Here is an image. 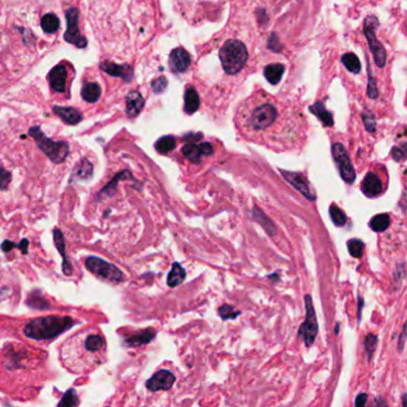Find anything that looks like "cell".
<instances>
[{"label":"cell","instance_id":"obj_1","mask_svg":"<svg viewBox=\"0 0 407 407\" xmlns=\"http://www.w3.org/2000/svg\"><path fill=\"white\" fill-rule=\"evenodd\" d=\"M237 120L243 134L250 138H270L280 134V109L271 98L259 96L250 98L238 111Z\"/></svg>","mask_w":407,"mask_h":407},{"label":"cell","instance_id":"obj_2","mask_svg":"<svg viewBox=\"0 0 407 407\" xmlns=\"http://www.w3.org/2000/svg\"><path fill=\"white\" fill-rule=\"evenodd\" d=\"M75 322L71 317L47 316L40 317L27 323L24 328V335L31 339L45 340L57 337L74 326Z\"/></svg>","mask_w":407,"mask_h":407},{"label":"cell","instance_id":"obj_3","mask_svg":"<svg viewBox=\"0 0 407 407\" xmlns=\"http://www.w3.org/2000/svg\"><path fill=\"white\" fill-rule=\"evenodd\" d=\"M248 50L241 41L230 40L225 42L219 51L223 69L226 74H237L248 61Z\"/></svg>","mask_w":407,"mask_h":407},{"label":"cell","instance_id":"obj_4","mask_svg":"<svg viewBox=\"0 0 407 407\" xmlns=\"http://www.w3.org/2000/svg\"><path fill=\"white\" fill-rule=\"evenodd\" d=\"M29 135L37 143V147L44 152L50 161L62 163L69 154V144L65 141H53L44 135L40 127L30 128Z\"/></svg>","mask_w":407,"mask_h":407},{"label":"cell","instance_id":"obj_5","mask_svg":"<svg viewBox=\"0 0 407 407\" xmlns=\"http://www.w3.org/2000/svg\"><path fill=\"white\" fill-rule=\"evenodd\" d=\"M85 264L90 273H93L98 277H102L104 280L111 281V283H120L124 279V274L121 273L119 268L99 259V257H87Z\"/></svg>","mask_w":407,"mask_h":407},{"label":"cell","instance_id":"obj_6","mask_svg":"<svg viewBox=\"0 0 407 407\" xmlns=\"http://www.w3.org/2000/svg\"><path fill=\"white\" fill-rule=\"evenodd\" d=\"M379 26V20L377 19L375 16H369L367 17L366 20H364V29L363 33L366 35V38L368 41V44H369V49L373 54L374 61L377 64L378 67H385L386 65V50L380 42L378 41L377 35H375V31H377V27Z\"/></svg>","mask_w":407,"mask_h":407},{"label":"cell","instance_id":"obj_7","mask_svg":"<svg viewBox=\"0 0 407 407\" xmlns=\"http://www.w3.org/2000/svg\"><path fill=\"white\" fill-rule=\"evenodd\" d=\"M305 306H306V318L302 323L301 328L299 329V336L304 338L305 344L307 347H311L315 342L317 333H318V323H317V317L313 307L312 299L309 295L305 297Z\"/></svg>","mask_w":407,"mask_h":407},{"label":"cell","instance_id":"obj_8","mask_svg":"<svg viewBox=\"0 0 407 407\" xmlns=\"http://www.w3.org/2000/svg\"><path fill=\"white\" fill-rule=\"evenodd\" d=\"M332 155L333 159H335V162L337 163V167H338L342 179L347 183H353L355 179H356V173H355L350 156L348 154L347 149L344 148V145L340 143L333 144Z\"/></svg>","mask_w":407,"mask_h":407},{"label":"cell","instance_id":"obj_9","mask_svg":"<svg viewBox=\"0 0 407 407\" xmlns=\"http://www.w3.org/2000/svg\"><path fill=\"white\" fill-rule=\"evenodd\" d=\"M67 17V31L65 33V40L68 43L74 44L78 48H85L87 40L80 34L79 30V11L75 8H71L66 11Z\"/></svg>","mask_w":407,"mask_h":407},{"label":"cell","instance_id":"obj_10","mask_svg":"<svg viewBox=\"0 0 407 407\" xmlns=\"http://www.w3.org/2000/svg\"><path fill=\"white\" fill-rule=\"evenodd\" d=\"M280 173L286 179L295 190L299 191L306 199L308 200H316V196L313 191L309 187V183L306 177L302 175L301 173H294V172H287V170L280 169Z\"/></svg>","mask_w":407,"mask_h":407},{"label":"cell","instance_id":"obj_11","mask_svg":"<svg viewBox=\"0 0 407 407\" xmlns=\"http://www.w3.org/2000/svg\"><path fill=\"white\" fill-rule=\"evenodd\" d=\"M174 384H175V375L167 369H161L147 381V388L151 392L168 391Z\"/></svg>","mask_w":407,"mask_h":407},{"label":"cell","instance_id":"obj_12","mask_svg":"<svg viewBox=\"0 0 407 407\" xmlns=\"http://www.w3.org/2000/svg\"><path fill=\"white\" fill-rule=\"evenodd\" d=\"M191 65V56L183 48H176L170 53L169 66L173 72L183 73L189 69Z\"/></svg>","mask_w":407,"mask_h":407},{"label":"cell","instance_id":"obj_13","mask_svg":"<svg viewBox=\"0 0 407 407\" xmlns=\"http://www.w3.org/2000/svg\"><path fill=\"white\" fill-rule=\"evenodd\" d=\"M100 68L105 73H107V74L117 76V78H121L125 81H131L132 78H134V69L129 65H116L113 62L105 61L102 62Z\"/></svg>","mask_w":407,"mask_h":407},{"label":"cell","instance_id":"obj_14","mask_svg":"<svg viewBox=\"0 0 407 407\" xmlns=\"http://www.w3.org/2000/svg\"><path fill=\"white\" fill-rule=\"evenodd\" d=\"M53 237H54L55 246H56V249L58 250V253H60V255L62 256V260H64V261H62V270H64V274H65V275H72L73 266H72V263L69 262L67 253H66L65 237H64V234H62L60 229H56V228L54 229V230H53Z\"/></svg>","mask_w":407,"mask_h":407},{"label":"cell","instance_id":"obj_15","mask_svg":"<svg viewBox=\"0 0 407 407\" xmlns=\"http://www.w3.org/2000/svg\"><path fill=\"white\" fill-rule=\"evenodd\" d=\"M66 81H67V69L64 65H58L51 69L49 73V82L55 92L64 93L66 90Z\"/></svg>","mask_w":407,"mask_h":407},{"label":"cell","instance_id":"obj_16","mask_svg":"<svg viewBox=\"0 0 407 407\" xmlns=\"http://www.w3.org/2000/svg\"><path fill=\"white\" fill-rule=\"evenodd\" d=\"M362 192L367 197H377L382 192V182L375 173H368L362 182Z\"/></svg>","mask_w":407,"mask_h":407},{"label":"cell","instance_id":"obj_17","mask_svg":"<svg viewBox=\"0 0 407 407\" xmlns=\"http://www.w3.org/2000/svg\"><path fill=\"white\" fill-rule=\"evenodd\" d=\"M53 111L56 116L60 117L68 125H76L82 120V114L74 107L54 106Z\"/></svg>","mask_w":407,"mask_h":407},{"label":"cell","instance_id":"obj_18","mask_svg":"<svg viewBox=\"0 0 407 407\" xmlns=\"http://www.w3.org/2000/svg\"><path fill=\"white\" fill-rule=\"evenodd\" d=\"M144 106V99L137 90H132L127 96V114L134 118L141 113Z\"/></svg>","mask_w":407,"mask_h":407},{"label":"cell","instance_id":"obj_19","mask_svg":"<svg viewBox=\"0 0 407 407\" xmlns=\"http://www.w3.org/2000/svg\"><path fill=\"white\" fill-rule=\"evenodd\" d=\"M155 331L152 329H147V330H142V331H138L134 333V335H130L127 337L125 339V344L130 348H137L142 347L144 344L150 343L152 339L155 338Z\"/></svg>","mask_w":407,"mask_h":407},{"label":"cell","instance_id":"obj_20","mask_svg":"<svg viewBox=\"0 0 407 407\" xmlns=\"http://www.w3.org/2000/svg\"><path fill=\"white\" fill-rule=\"evenodd\" d=\"M93 174V166L88 160L83 159L81 160V162L79 163L78 166L75 167L74 170H73L72 177H71V182L73 181H86L92 177Z\"/></svg>","mask_w":407,"mask_h":407},{"label":"cell","instance_id":"obj_21","mask_svg":"<svg viewBox=\"0 0 407 407\" xmlns=\"http://www.w3.org/2000/svg\"><path fill=\"white\" fill-rule=\"evenodd\" d=\"M102 95V88L97 82H88L82 87L81 97L87 103H97Z\"/></svg>","mask_w":407,"mask_h":407},{"label":"cell","instance_id":"obj_22","mask_svg":"<svg viewBox=\"0 0 407 407\" xmlns=\"http://www.w3.org/2000/svg\"><path fill=\"white\" fill-rule=\"evenodd\" d=\"M200 99L197 89L193 87H189L185 93V111L186 113L192 114L199 109Z\"/></svg>","mask_w":407,"mask_h":407},{"label":"cell","instance_id":"obj_23","mask_svg":"<svg viewBox=\"0 0 407 407\" xmlns=\"http://www.w3.org/2000/svg\"><path fill=\"white\" fill-rule=\"evenodd\" d=\"M285 72V67L280 64H274V65H268L266 68H264V76L266 79L269 81L271 85H277L280 82L281 78H283Z\"/></svg>","mask_w":407,"mask_h":407},{"label":"cell","instance_id":"obj_24","mask_svg":"<svg viewBox=\"0 0 407 407\" xmlns=\"http://www.w3.org/2000/svg\"><path fill=\"white\" fill-rule=\"evenodd\" d=\"M309 111H311L313 114H316V116L318 117L319 119L323 121V124L326 125V127H332L333 125L332 114L325 109L324 104L323 103L318 102V103L313 104V105L309 107Z\"/></svg>","mask_w":407,"mask_h":407},{"label":"cell","instance_id":"obj_25","mask_svg":"<svg viewBox=\"0 0 407 407\" xmlns=\"http://www.w3.org/2000/svg\"><path fill=\"white\" fill-rule=\"evenodd\" d=\"M26 305L35 309H48L50 307V304L48 302L47 299H45L43 295L41 294V292L37 290L33 291L29 294L26 300Z\"/></svg>","mask_w":407,"mask_h":407},{"label":"cell","instance_id":"obj_26","mask_svg":"<svg viewBox=\"0 0 407 407\" xmlns=\"http://www.w3.org/2000/svg\"><path fill=\"white\" fill-rule=\"evenodd\" d=\"M185 277H186L185 269H183L179 263H174L172 270H170V273L168 274V280H167V283H168L169 287H175L179 286L180 284H182Z\"/></svg>","mask_w":407,"mask_h":407},{"label":"cell","instance_id":"obj_27","mask_svg":"<svg viewBox=\"0 0 407 407\" xmlns=\"http://www.w3.org/2000/svg\"><path fill=\"white\" fill-rule=\"evenodd\" d=\"M182 154L186 156L187 159L191 160L192 162L199 163L201 156H204L203 150H201V145L196 143H187L182 147Z\"/></svg>","mask_w":407,"mask_h":407},{"label":"cell","instance_id":"obj_28","mask_svg":"<svg viewBox=\"0 0 407 407\" xmlns=\"http://www.w3.org/2000/svg\"><path fill=\"white\" fill-rule=\"evenodd\" d=\"M42 29H43L47 34H54L56 33L60 27V19L54 13H48V15L43 16L41 20Z\"/></svg>","mask_w":407,"mask_h":407},{"label":"cell","instance_id":"obj_29","mask_svg":"<svg viewBox=\"0 0 407 407\" xmlns=\"http://www.w3.org/2000/svg\"><path fill=\"white\" fill-rule=\"evenodd\" d=\"M389 224H391V218H389V215L387 213L375 215V217L371 218V221L369 223L370 228L377 232L385 231L389 226Z\"/></svg>","mask_w":407,"mask_h":407},{"label":"cell","instance_id":"obj_30","mask_svg":"<svg viewBox=\"0 0 407 407\" xmlns=\"http://www.w3.org/2000/svg\"><path fill=\"white\" fill-rule=\"evenodd\" d=\"M254 217H255V219L257 222H260V224H262V226L264 228V230H266L268 234H269V235H275V232H276L275 225H274L273 222H271L270 219L268 218L267 215L264 214L262 211L259 210L257 207H255V210H254Z\"/></svg>","mask_w":407,"mask_h":407},{"label":"cell","instance_id":"obj_31","mask_svg":"<svg viewBox=\"0 0 407 407\" xmlns=\"http://www.w3.org/2000/svg\"><path fill=\"white\" fill-rule=\"evenodd\" d=\"M342 64L346 66L348 71L354 73V74H358L361 72V64L358 57L355 54L347 53L342 56Z\"/></svg>","mask_w":407,"mask_h":407},{"label":"cell","instance_id":"obj_32","mask_svg":"<svg viewBox=\"0 0 407 407\" xmlns=\"http://www.w3.org/2000/svg\"><path fill=\"white\" fill-rule=\"evenodd\" d=\"M176 141L173 136H163L160 140L156 142L155 148L160 154H167V152L172 151L175 148Z\"/></svg>","mask_w":407,"mask_h":407},{"label":"cell","instance_id":"obj_33","mask_svg":"<svg viewBox=\"0 0 407 407\" xmlns=\"http://www.w3.org/2000/svg\"><path fill=\"white\" fill-rule=\"evenodd\" d=\"M79 403V398L74 388L68 389L58 402L57 407H76Z\"/></svg>","mask_w":407,"mask_h":407},{"label":"cell","instance_id":"obj_34","mask_svg":"<svg viewBox=\"0 0 407 407\" xmlns=\"http://www.w3.org/2000/svg\"><path fill=\"white\" fill-rule=\"evenodd\" d=\"M330 217H331L332 222L335 223V225L337 226H343L346 225L347 223V215L344 212L340 210V208L337 206V205L332 204L330 206Z\"/></svg>","mask_w":407,"mask_h":407},{"label":"cell","instance_id":"obj_35","mask_svg":"<svg viewBox=\"0 0 407 407\" xmlns=\"http://www.w3.org/2000/svg\"><path fill=\"white\" fill-rule=\"evenodd\" d=\"M355 407H387V403L384 399H377L371 405H368V395L362 393L357 395L356 401H355Z\"/></svg>","mask_w":407,"mask_h":407},{"label":"cell","instance_id":"obj_36","mask_svg":"<svg viewBox=\"0 0 407 407\" xmlns=\"http://www.w3.org/2000/svg\"><path fill=\"white\" fill-rule=\"evenodd\" d=\"M348 250H349L350 255L355 257V259H360L363 255L364 250V243L360 241V239H350L348 242Z\"/></svg>","mask_w":407,"mask_h":407},{"label":"cell","instance_id":"obj_37","mask_svg":"<svg viewBox=\"0 0 407 407\" xmlns=\"http://www.w3.org/2000/svg\"><path fill=\"white\" fill-rule=\"evenodd\" d=\"M367 71H368L367 95H368V97H369L370 99H377L378 96H379V90H378V87H377V81H375L374 76H373V74H371V69L369 67V65H368Z\"/></svg>","mask_w":407,"mask_h":407},{"label":"cell","instance_id":"obj_38","mask_svg":"<svg viewBox=\"0 0 407 407\" xmlns=\"http://www.w3.org/2000/svg\"><path fill=\"white\" fill-rule=\"evenodd\" d=\"M377 346H378V337L373 335V333L367 335L366 340H364V348H366L367 357L369 361L371 360V357H373L374 351L377 349Z\"/></svg>","mask_w":407,"mask_h":407},{"label":"cell","instance_id":"obj_39","mask_svg":"<svg viewBox=\"0 0 407 407\" xmlns=\"http://www.w3.org/2000/svg\"><path fill=\"white\" fill-rule=\"evenodd\" d=\"M218 313H219V316H221V318L224 319V321H226V319H235L236 317H238L239 315H241V312L235 311V308L230 305L221 306L218 309Z\"/></svg>","mask_w":407,"mask_h":407},{"label":"cell","instance_id":"obj_40","mask_svg":"<svg viewBox=\"0 0 407 407\" xmlns=\"http://www.w3.org/2000/svg\"><path fill=\"white\" fill-rule=\"evenodd\" d=\"M392 156L395 161H403L407 159V143L392 149Z\"/></svg>","mask_w":407,"mask_h":407},{"label":"cell","instance_id":"obj_41","mask_svg":"<svg viewBox=\"0 0 407 407\" xmlns=\"http://www.w3.org/2000/svg\"><path fill=\"white\" fill-rule=\"evenodd\" d=\"M12 180V174L5 168H0V191L8 190L9 183Z\"/></svg>","mask_w":407,"mask_h":407},{"label":"cell","instance_id":"obj_42","mask_svg":"<svg viewBox=\"0 0 407 407\" xmlns=\"http://www.w3.org/2000/svg\"><path fill=\"white\" fill-rule=\"evenodd\" d=\"M362 118H363V121H364V125H366L367 131L374 132L375 127H377V121H375V118L373 114H371L370 112H367V111H364V112L362 113Z\"/></svg>","mask_w":407,"mask_h":407},{"label":"cell","instance_id":"obj_43","mask_svg":"<svg viewBox=\"0 0 407 407\" xmlns=\"http://www.w3.org/2000/svg\"><path fill=\"white\" fill-rule=\"evenodd\" d=\"M151 87H152V89H154L155 93H162L167 87V79L161 76V78L154 80L151 83Z\"/></svg>","mask_w":407,"mask_h":407},{"label":"cell","instance_id":"obj_44","mask_svg":"<svg viewBox=\"0 0 407 407\" xmlns=\"http://www.w3.org/2000/svg\"><path fill=\"white\" fill-rule=\"evenodd\" d=\"M13 248H18V244H17V243H13L12 241H9V239H6V241L2 243V250L4 253L11 252Z\"/></svg>","mask_w":407,"mask_h":407},{"label":"cell","instance_id":"obj_45","mask_svg":"<svg viewBox=\"0 0 407 407\" xmlns=\"http://www.w3.org/2000/svg\"><path fill=\"white\" fill-rule=\"evenodd\" d=\"M406 337H407V323L403 326L401 333H400V337H399V343H398V349L401 351L402 348H403V344H405V340H406Z\"/></svg>","mask_w":407,"mask_h":407},{"label":"cell","instance_id":"obj_46","mask_svg":"<svg viewBox=\"0 0 407 407\" xmlns=\"http://www.w3.org/2000/svg\"><path fill=\"white\" fill-rule=\"evenodd\" d=\"M201 150H203L204 155H211L213 154V147L210 143H201Z\"/></svg>","mask_w":407,"mask_h":407},{"label":"cell","instance_id":"obj_47","mask_svg":"<svg viewBox=\"0 0 407 407\" xmlns=\"http://www.w3.org/2000/svg\"><path fill=\"white\" fill-rule=\"evenodd\" d=\"M27 246H29V239L23 238L22 242L18 243V248L22 250L23 254H27Z\"/></svg>","mask_w":407,"mask_h":407},{"label":"cell","instance_id":"obj_48","mask_svg":"<svg viewBox=\"0 0 407 407\" xmlns=\"http://www.w3.org/2000/svg\"><path fill=\"white\" fill-rule=\"evenodd\" d=\"M402 407H407V393L402 396Z\"/></svg>","mask_w":407,"mask_h":407}]
</instances>
